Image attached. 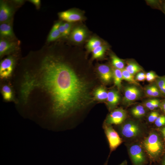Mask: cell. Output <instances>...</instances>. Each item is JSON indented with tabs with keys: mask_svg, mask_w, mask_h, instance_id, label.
Returning <instances> with one entry per match:
<instances>
[{
	"mask_svg": "<svg viewBox=\"0 0 165 165\" xmlns=\"http://www.w3.org/2000/svg\"><path fill=\"white\" fill-rule=\"evenodd\" d=\"M40 67L38 74L27 75L25 86L45 92L56 116H65L84 106L89 97L88 85L69 66L48 56Z\"/></svg>",
	"mask_w": 165,
	"mask_h": 165,
	"instance_id": "obj_1",
	"label": "cell"
},
{
	"mask_svg": "<svg viewBox=\"0 0 165 165\" xmlns=\"http://www.w3.org/2000/svg\"><path fill=\"white\" fill-rule=\"evenodd\" d=\"M143 145L151 160L157 159L162 152L163 145L159 136L152 133L145 139Z\"/></svg>",
	"mask_w": 165,
	"mask_h": 165,
	"instance_id": "obj_2",
	"label": "cell"
},
{
	"mask_svg": "<svg viewBox=\"0 0 165 165\" xmlns=\"http://www.w3.org/2000/svg\"><path fill=\"white\" fill-rule=\"evenodd\" d=\"M103 128L108 140L110 151H112L121 144L122 139L111 125L104 123Z\"/></svg>",
	"mask_w": 165,
	"mask_h": 165,
	"instance_id": "obj_3",
	"label": "cell"
},
{
	"mask_svg": "<svg viewBox=\"0 0 165 165\" xmlns=\"http://www.w3.org/2000/svg\"><path fill=\"white\" fill-rule=\"evenodd\" d=\"M129 154L133 165H145L147 163L145 155L141 146L137 144L132 145Z\"/></svg>",
	"mask_w": 165,
	"mask_h": 165,
	"instance_id": "obj_4",
	"label": "cell"
},
{
	"mask_svg": "<svg viewBox=\"0 0 165 165\" xmlns=\"http://www.w3.org/2000/svg\"><path fill=\"white\" fill-rule=\"evenodd\" d=\"M120 131L124 137L130 138L138 136L141 132V129L138 124L130 121L125 123L121 126Z\"/></svg>",
	"mask_w": 165,
	"mask_h": 165,
	"instance_id": "obj_5",
	"label": "cell"
},
{
	"mask_svg": "<svg viewBox=\"0 0 165 165\" xmlns=\"http://www.w3.org/2000/svg\"><path fill=\"white\" fill-rule=\"evenodd\" d=\"M127 116L126 111L122 108H118L112 111L107 117L104 122L105 124L119 125L122 123Z\"/></svg>",
	"mask_w": 165,
	"mask_h": 165,
	"instance_id": "obj_6",
	"label": "cell"
},
{
	"mask_svg": "<svg viewBox=\"0 0 165 165\" xmlns=\"http://www.w3.org/2000/svg\"><path fill=\"white\" fill-rule=\"evenodd\" d=\"M15 61L11 57H8L1 61L0 64V76L2 79L9 77L13 73Z\"/></svg>",
	"mask_w": 165,
	"mask_h": 165,
	"instance_id": "obj_7",
	"label": "cell"
},
{
	"mask_svg": "<svg viewBox=\"0 0 165 165\" xmlns=\"http://www.w3.org/2000/svg\"><path fill=\"white\" fill-rule=\"evenodd\" d=\"M58 15L62 20L70 23L82 20L83 18L82 14L77 11L72 10L60 12Z\"/></svg>",
	"mask_w": 165,
	"mask_h": 165,
	"instance_id": "obj_8",
	"label": "cell"
},
{
	"mask_svg": "<svg viewBox=\"0 0 165 165\" xmlns=\"http://www.w3.org/2000/svg\"><path fill=\"white\" fill-rule=\"evenodd\" d=\"M140 90L134 86L126 87L124 90L123 101L125 103H130L138 99L141 96Z\"/></svg>",
	"mask_w": 165,
	"mask_h": 165,
	"instance_id": "obj_9",
	"label": "cell"
},
{
	"mask_svg": "<svg viewBox=\"0 0 165 165\" xmlns=\"http://www.w3.org/2000/svg\"><path fill=\"white\" fill-rule=\"evenodd\" d=\"M97 71L102 81L105 83L110 82L113 78L112 69L108 65L101 64L98 65Z\"/></svg>",
	"mask_w": 165,
	"mask_h": 165,
	"instance_id": "obj_10",
	"label": "cell"
},
{
	"mask_svg": "<svg viewBox=\"0 0 165 165\" xmlns=\"http://www.w3.org/2000/svg\"><path fill=\"white\" fill-rule=\"evenodd\" d=\"M13 10L6 2L1 1L0 3V22L1 23H7L11 19Z\"/></svg>",
	"mask_w": 165,
	"mask_h": 165,
	"instance_id": "obj_11",
	"label": "cell"
},
{
	"mask_svg": "<svg viewBox=\"0 0 165 165\" xmlns=\"http://www.w3.org/2000/svg\"><path fill=\"white\" fill-rule=\"evenodd\" d=\"M87 35L86 30L81 27L74 28L71 32L70 37L71 40L77 43L82 42L86 38Z\"/></svg>",
	"mask_w": 165,
	"mask_h": 165,
	"instance_id": "obj_12",
	"label": "cell"
},
{
	"mask_svg": "<svg viewBox=\"0 0 165 165\" xmlns=\"http://www.w3.org/2000/svg\"><path fill=\"white\" fill-rule=\"evenodd\" d=\"M16 49V44L13 42L1 39L0 41V56L8 54L13 51Z\"/></svg>",
	"mask_w": 165,
	"mask_h": 165,
	"instance_id": "obj_13",
	"label": "cell"
},
{
	"mask_svg": "<svg viewBox=\"0 0 165 165\" xmlns=\"http://www.w3.org/2000/svg\"><path fill=\"white\" fill-rule=\"evenodd\" d=\"M120 99L119 94L117 90H112L108 93L106 100L108 105L111 109L114 108L118 104Z\"/></svg>",
	"mask_w": 165,
	"mask_h": 165,
	"instance_id": "obj_14",
	"label": "cell"
},
{
	"mask_svg": "<svg viewBox=\"0 0 165 165\" xmlns=\"http://www.w3.org/2000/svg\"><path fill=\"white\" fill-rule=\"evenodd\" d=\"M0 34L2 37L10 38L14 36L11 25L7 23H2L0 25Z\"/></svg>",
	"mask_w": 165,
	"mask_h": 165,
	"instance_id": "obj_15",
	"label": "cell"
},
{
	"mask_svg": "<svg viewBox=\"0 0 165 165\" xmlns=\"http://www.w3.org/2000/svg\"><path fill=\"white\" fill-rule=\"evenodd\" d=\"M108 93L104 87L102 86L99 87L96 89L94 92V99L99 101L106 100Z\"/></svg>",
	"mask_w": 165,
	"mask_h": 165,
	"instance_id": "obj_16",
	"label": "cell"
},
{
	"mask_svg": "<svg viewBox=\"0 0 165 165\" xmlns=\"http://www.w3.org/2000/svg\"><path fill=\"white\" fill-rule=\"evenodd\" d=\"M61 22H58L55 24L49 35L47 41L49 42L53 41L61 37L59 27Z\"/></svg>",
	"mask_w": 165,
	"mask_h": 165,
	"instance_id": "obj_17",
	"label": "cell"
},
{
	"mask_svg": "<svg viewBox=\"0 0 165 165\" xmlns=\"http://www.w3.org/2000/svg\"><path fill=\"white\" fill-rule=\"evenodd\" d=\"M112 69L114 84L119 89L121 87L122 81L123 80L122 71L114 67Z\"/></svg>",
	"mask_w": 165,
	"mask_h": 165,
	"instance_id": "obj_18",
	"label": "cell"
},
{
	"mask_svg": "<svg viewBox=\"0 0 165 165\" xmlns=\"http://www.w3.org/2000/svg\"><path fill=\"white\" fill-rule=\"evenodd\" d=\"M1 92L4 99L6 101H10L13 99V92L9 85H3L2 88Z\"/></svg>",
	"mask_w": 165,
	"mask_h": 165,
	"instance_id": "obj_19",
	"label": "cell"
},
{
	"mask_svg": "<svg viewBox=\"0 0 165 165\" xmlns=\"http://www.w3.org/2000/svg\"><path fill=\"white\" fill-rule=\"evenodd\" d=\"M131 74L134 75L142 70V69L137 63L133 61L127 62V65L125 68Z\"/></svg>",
	"mask_w": 165,
	"mask_h": 165,
	"instance_id": "obj_20",
	"label": "cell"
},
{
	"mask_svg": "<svg viewBox=\"0 0 165 165\" xmlns=\"http://www.w3.org/2000/svg\"><path fill=\"white\" fill-rule=\"evenodd\" d=\"M110 57L114 68L121 70L124 68L125 64L123 60L112 53L110 54Z\"/></svg>",
	"mask_w": 165,
	"mask_h": 165,
	"instance_id": "obj_21",
	"label": "cell"
},
{
	"mask_svg": "<svg viewBox=\"0 0 165 165\" xmlns=\"http://www.w3.org/2000/svg\"><path fill=\"white\" fill-rule=\"evenodd\" d=\"M102 43L99 38L94 37L91 38L86 45L87 49L90 51H92L95 48L102 45Z\"/></svg>",
	"mask_w": 165,
	"mask_h": 165,
	"instance_id": "obj_22",
	"label": "cell"
},
{
	"mask_svg": "<svg viewBox=\"0 0 165 165\" xmlns=\"http://www.w3.org/2000/svg\"><path fill=\"white\" fill-rule=\"evenodd\" d=\"M121 71L123 80H124L136 85L139 86V84L134 79L133 75L130 73L125 68Z\"/></svg>",
	"mask_w": 165,
	"mask_h": 165,
	"instance_id": "obj_23",
	"label": "cell"
},
{
	"mask_svg": "<svg viewBox=\"0 0 165 165\" xmlns=\"http://www.w3.org/2000/svg\"><path fill=\"white\" fill-rule=\"evenodd\" d=\"M107 47L104 45H101L93 50L92 53L93 58L97 59L102 57L104 54Z\"/></svg>",
	"mask_w": 165,
	"mask_h": 165,
	"instance_id": "obj_24",
	"label": "cell"
},
{
	"mask_svg": "<svg viewBox=\"0 0 165 165\" xmlns=\"http://www.w3.org/2000/svg\"><path fill=\"white\" fill-rule=\"evenodd\" d=\"M160 105L159 101L157 99H152L147 101L145 106L150 110H153L158 107Z\"/></svg>",
	"mask_w": 165,
	"mask_h": 165,
	"instance_id": "obj_25",
	"label": "cell"
},
{
	"mask_svg": "<svg viewBox=\"0 0 165 165\" xmlns=\"http://www.w3.org/2000/svg\"><path fill=\"white\" fill-rule=\"evenodd\" d=\"M156 84L160 91L165 94V78H159L157 80Z\"/></svg>",
	"mask_w": 165,
	"mask_h": 165,
	"instance_id": "obj_26",
	"label": "cell"
},
{
	"mask_svg": "<svg viewBox=\"0 0 165 165\" xmlns=\"http://www.w3.org/2000/svg\"><path fill=\"white\" fill-rule=\"evenodd\" d=\"M155 125L160 127L165 125V116L161 115L159 116L155 122Z\"/></svg>",
	"mask_w": 165,
	"mask_h": 165,
	"instance_id": "obj_27",
	"label": "cell"
},
{
	"mask_svg": "<svg viewBox=\"0 0 165 165\" xmlns=\"http://www.w3.org/2000/svg\"><path fill=\"white\" fill-rule=\"evenodd\" d=\"M159 113L157 112L153 111L149 114L148 118V121L150 123L155 122L159 116Z\"/></svg>",
	"mask_w": 165,
	"mask_h": 165,
	"instance_id": "obj_28",
	"label": "cell"
},
{
	"mask_svg": "<svg viewBox=\"0 0 165 165\" xmlns=\"http://www.w3.org/2000/svg\"><path fill=\"white\" fill-rule=\"evenodd\" d=\"M59 29L61 37H64L68 35L64 24L61 23L59 27Z\"/></svg>",
	"mask_w": 165,
	"mask_h": 165,
	"instance_id": "obj_29",
	"label": "cell"
},
{
	"mask_svg": "<svg viewBox=\"0 0 165 165\" xmlns=\"http://www.w3.org/2000/svg\"><path fill=\"white\" fill-rule=\"evenodd\" d=\"M144 108L143 106L142 105H137L132 109L131 111L132 114L134 116L136 114Z\"/></svg>",
	"mask_w": 165,
	"mask_h": 165,
	"instance_id": "obj_30",
	"label": "cell"
},
{
	"mask_svg": "<svg viewBox=\"0 0 165 165\" xmlns=\"http://www.w3.org/2000/svg\"><path fill=\"white\" fill-rule=\"evenodd\" d=\"M64 24V25L67 35H68L71 31L72 28V24L69 22H65Z\"/></svg>",
	"mask_w": 165,
	"mask_h": 165,
	"instance_id": "obj_31",
	"label": "cell"
},
{
	"mask_svg": "<svg viewBox=\"0 0 165 165\" xmlns=\"http://www.w3.org/2000/svg\"><path fill=\"white\" fill-rule=\"evenodd\" d=\"M153 91V85L148 86L145 90L146 94L148 96L152 97Z\"/></svg>",
	"mask_w": 165,
	"mask_h": 165,
	"instance_id": "obj_32",
	"label": "cell"
},
{
	"mask_svg": "<svg viewBox=\"0 0 165 165\" xmlns=\"http://www.w3.org/2000/svg\"><path fill=\"white\" fill-rule=\"evenodd\" d=\"M153 91L152 97H157L159 96L160 94L158 89L155 85H153Z\"/></svg>",
	"mask_w": 165,
	"mask_h": 165,
	"instance_id": "obj_33",
	"label": "cell"
},
{
	"mask_svg": "<svg viewBox=\"0 0 165 165\" xmlns=\"http://www.w3.org/2000/svg\"><path fill=\"white\" fill-rule=\"evenodd\" d=\"M156 77V75L154 72H153L150 75L146 77V80L148 82H152L153 81Z\"/></svg>",
	"mask_w": 165,
	"mask_h": 165,
	"instance_id": "obj_34",
	"label": "cell"
},
{
	"mask_svg": "<svg viewBox=\"0 0 165 165\" xmlns=\"http://www.w3.org/2000/svg\"><path fill=\"white\" fill-rule=\"evenodd\" d=\"M30 2L35 5L36 7L38 8L40 5V1L39 0H31Z\"/></svg>",
	"mask_w": 165,
	"mask_h": 165,
	"instance_id": "obj_35",
	"label": "cell"
},
{
	"mask_svg": "<svg viewBox=\"0 0 165 165\" xmlns=\"http://www.w3.org/2000/svg\"><path fill=\"white\" fill-rule=\"evenodd\" d=\"M146 79L145 75L143 76H140L137 75L136 77V80L142 81Z\"/></svg>",
	"mask_w": 165,
	"mask_h": 165,
	"instance_id": "obj_36",
	"label": "cell"
},
{
	"mask_svg": "<svg viewBox=\"0 0 165 165\" xmlns=\"http://www.w3.org/2000/svg\"><path fill=\"white\" fill-rule=\"evenodd\" d=\"M160 9L165 14V1L160 2Z\"/></svg>",
	"mask_w": 165,
	"mask_h": 165,
	"instance_id": "obj_37",
	"label": "cell"
},
{
	"mask_svg": "<svg viewBox=\"0 0 165 165\" xmlns=\"http://www.w3.org/2000/svg\"><path fill=\"white\" fill-rule=\"evenodd\" d=\"M160 105L161 109L165 113V100L160 104Z\"/></svg>",
	"mask_w": 165,
	"mask_h": 165,
	"instance_id": "obj_38",
	"label": "cell"
},
{
	"mask_svg": "<svg viewBox=\"0 0 165 165\" xmlns=\"http://www.w3.org/2000/svg\"><path fill=\"white\" fill-rule=\"evenodd\" d=\"M161 132L163 137L165 138V127H164L161 129Z\"/></svg>",
	"mask_w": 165,
	"mask_h": 165,
	"instance_id": "obj_39",
	"label": "cell"
},
{
	"mask_svg": "<svg viewBox=\"0 0 165 165\" xmlns=\"http://www.w3.org/2000/svg\"><path fill=\"white\" fill-rule=\"evenodd\" d=\"M119 165H127V162L126 160L124 161L122 163Z\"/></svg>",
	"mask_w": 165,
	"mask_h": 165,
	"instance_id": "obj_40",
	"label": "cell"
},
{
	"mask_svg": "<svg viewBox=\"0 0 165 165\" xmlns=\"http://www.w3.org/2000/svg\"><path fill=\"white\" fill-rule=\"evenodd\" d=\"M163 165H165V158L163 160Z\"/></svg>",
	"mask_w": 165,
	"mask_h": 165,
	"instance_id": "obj_41",
	"label": "cell"
}]
</instances>
